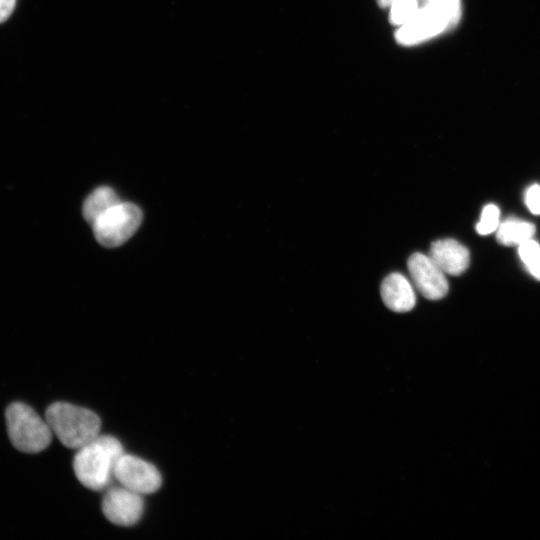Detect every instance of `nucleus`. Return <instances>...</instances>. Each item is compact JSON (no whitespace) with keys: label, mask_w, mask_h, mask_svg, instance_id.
<instances>
[{"label":"nucleus","mask_w":540,"mask_h":540,"mask_svg":"<svg viewBox=\"0 0 540 540\" xmlns=\"http://www.w3.org/2000/svg\"><path fill=\"white\" fill-rule=\"evenodd\" d=\"M381 296L384 304L392 311L403 313L412 310L416 295L410 281L400 273H391L381 284Z\"/></svg>","instance_id":"10"},{"label":"nucleus","mask_w":540,"mask_h":540,"mask_svg":"<svg viewBox=\"0 0 540 540\" xmlns=\"http://www.w3.org/2000/svg\"><path fill=\"white\" fill-rule=\"evenodd\" d=\"M428 255L445 274L454 276L465 272L470 263L468 249L450 238L434 241Z\"/></svg>","instance_id":"9"},{"label":"nucleus","mask_w":540,"mask_h":540,"mask_svg":"<svg viewBox=\"0 0 540 540\" xmlns=\"http://www.w3.org/2000/svg\"><path fill=\"white\" fill-rule=\"evenodd\" d=\"M5 417L10 441L19 451L39 453L49 446L52 430L29 405L14 402L7 407Z\"/></svg>","instance_id":"3"},{"label":"nucleus","mask_w":540,"mask_h":540,"mask_svg":"<svg viewBox=\"0 0 540 540\" xmlns=\"http://www.w3.org/2000/svg\"><path fill=\"white\" fill-rule=\"evenodd\" d=\"M534 234V224L516 218L506 219L496 230L497 241L505 246H519L532 239Z\"/></svg>","instance_id":"12"},{"label":"nucleus","mask_w":540,"mask_h":540,"mask_svg":"<svg viewBox=\"0 0 540 540\" xmlns=\"http://www.w3.org/2000/svg\"><path fill=\"white\" fill-rule=\"evenodd\" d=\"M442 10L456 24L460 18V0H427Z\"/></svg>","instance_id":"16"},{"label":"nucleus","mask_w":540,"mask_h":540,"mask_svg":"<svg viewBox=\"0 0 540 540\" xmlns=\"http://www.w3.org/2000/svg\"><path fill=\"white\" fill-rule=\"evenodd\" d=\"M518 254L530 274L540 280V244L532 238L518 246Z\"/></svg>","instance_id":"13"},{"label":"nucleus","mask_w":540,"mask_h":540,"mask_svg":"<svg viewBox=\"0 0 540 540\" xmlns=\"http://www.w3.org/2000/svg\"><path fill=\"white\" fill-rule=\"evenodd\" d=\"M118 203L120 200L112 188L98 187L84 201L83 216L93 225L99 217Z\"/></svg>","instance_id":"11"},{"label":"nucleus","mask_w":540,"mask_h":540,"mask_svg":"<svg viewBox=\"0 0 540 540\" xmlns=\"http://www.w3.org/2000/svg\"><path fill=\"white\" fill-rule=\"evenodd\" d=\"M45 419L52 433L70 449L77 450L100 434L101 420L98 415L68 402L51 404L45 412Z\"/></svg>","instance_id":"2"},{"label":"nucleus","mask_w":540,"mask_h":540,"mask_svg":"<svg viewBox=\"0 0 540 540\" xmlns=\"http://www.w3.org/2000/svg\"><path fill=\"white\" fill-rule=\"evenodd\" d=\"M395 0H377L381 7H389Z\"/></svg>","instance_id":"19"},{"label":"nucleus","mask_w":540,"mask_h":540,"mask_svg":"<svg viewBox=\"0 0 540 540\" xmlns=\"http://www.w3.org/2000/svg\"><path fill=\"white\" fill-rule=\"evenodd\" d=\"M16 0H0V23L4 22L12 13Z\"/></svg>","instance_id":"18"},{"label":"nucleus","mask_w":540,"mask_h":540,"mask_svg":"<svg viewBox=\"0 0 540 540\" xmlns=\"http://www.w3.org/2000/svg\"><path fill=\"white\" fill-rule=\"evenodd\" d=\"M123 453V446L117 438L99 434L77 449L73 460L74 473L88 489H106L114 478L115 464Z\"/></svg>","instance_id":"1"},{"label":"nucleus","mask_w":540,"mask_h":540,"mask_svg":"<svg viewBox=\"0 0 540 540\" xmlns=\"http://www.w3.org/2000/svg\"><path fill=\"white\" fill-rule=\"evenodd\" d=\"M455 24L442 10L426 1L416 15L395 34L402 45H415L433 38Z\"/></svg>","instance_id":"5"},{"label":"nucleus","mask_w":540,"mask_h":540,"mask_svg":"<svg viewBox=\"0 0 540 540\" xmlns=\"http://www.w3.org/2000/svg\"><path fill=\"white\" fill-rule=\"evenodd\" d=\"M407 267L414 287L422 296L429 300H439L447 294L449 285L445 273L429 255L413 253L407 261Z\"/></svg>","instance_id":"8"},{"label":"nucleus","mask_w":540,"mask_h":540,"mask_svg":"<svg viewBox=\"0 0 540 540\" xmlns=\"http://www.w3.org/2000/svg\"><path fill=\"white\" fill-rule=\"evenodd\" d=\"M144 511L143 495L122 485L109 487L102 500L106 519L119 526L136 524Z\"/></svg>","instance_id":"7"},{"label":"nucleus","mask_w":540,"mask_h":540,"mask_svg":"<svg viewBox=\"0 0 540 540\" xmlns=\"http://www.w3.org/2000/svg\"><path fill=\"white\" fill-rule=\"evenodd\" d=\"M525 204L532 214L540 215V185L533 184L525 192Z\"/></svg>","instance_id":"17"},{"label":"nucleus","mask_w":540,"mask_h":540,"mask_svg":"<svg viewBox=\"0 0 540 540\" xmlns=\"http://www.w3.org/2000/svg\"><path fill=\"white\" fill-rule=\"evenodd\" d=\"M389 7L390 22L398 27L409 22L420 9L417 0H395Z\"/></svg>","instance_id":"14"},{"label":"nucleus","mask_w":540,"mask_h":540,"mask_svg":"<svg viewBox=\"0 0 540 540\" xmlns=\"http://www.w3.org/2000/svg\"><path fill=\"white\" fill-rule=\"evenodd\" d=\"M142 221L140 208L132 203H118L92 225L97 241L106 247H117L126 242Z\"/></svg>","instance_id":"4"},{"label":"nucleus","mask_w":540,"mask_h":540,"mask_svg":"<svg viewBox=\"0 0 540 540\" xmlns=\"http://www.w3.org/2000/svg\"><path fill=\"white\" fill-rule=\"evenodd\" d=\"M117 482L142 495L156 492L162 485L159 470L135 455L123 453L114 467Z\"/></svg>","instance_id":"6"},{"label":"nucleus","mask_w":540,"mask_h":540,"mask_svg":"<svg viewBox=\"0 0 540 540\" xmlns=\"http://www.w3.org/2000/svg\"><path fill=\"white\" fill-rule=\"evenodd\" d=\"M500 210L494 204L486 205L476 225V230L480 235H488L495 232L500 224Z\"/></svg>","instance_id":"15"}]
</instances>
